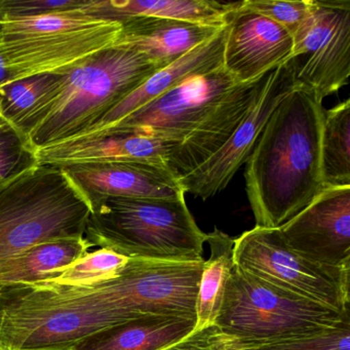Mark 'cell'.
I'll return each mask as SVG.
<instances>
[{
	"label": "cell",
	"mask_w": 350,
	"mask_h": 350,
	"mask_svg": "<svg viewBox=\"0 0 350 350\" xmlns=\"http://www.w3.org/2000/svg\"><path fill=\"white\" fill-rule=\"evenodd\" d=\"M239 85L223 67L191 77L133 112L99 138L114 133H133L181 143Z\"/></svg>",
	"instance_id": "obj_9"
},
{
	"label": "cell",
	"mask_w": 350,
	"mask_h": 350,
	"mask_svg": "<svg viewBox=\"0 0 350 350\" xmlns=\"http://www.w3.org/2000/svg\"><path fill=\"white\" fill-rule=\"evenodd\" d=\"M239 1L225 18L227 36L223 68L237 83H247L274 70L292 57L294 40L275 22Z\"/></svg>",
	"instance_id": "obj_12"
},
{
	"label": "cell",
	"mask_w": 350,
	"mask_h": 350,
	"mask_svg": "<svg viewBox=\"0 0 350 350\" xmlns=\"http://www.w3.org/2000/svg\"><path fill=\"white\" fill-rule=\"evenodd\" d=\"M8 79H9V72H8L7 65L3 55L0 54V90L5 87Z\"/></svg>",
	"instance_id": "obj_29"
},
{
	"label": "cell",
	"mask_w": 350,
	"mask_h": 350,
	"mask_svg": "<svg viewBox=\"0 0 350 350\" xmlns=\"http://www.w3.org/2000/svg\"><path fill=\"white\" fill-rule=\"evenodd\" d=\"M0 116H1V90H0Z\"/></svg>",
	"instance_id": "obj_31"
},
{
	"label": "cell",
	"mask_w": 350,
	"mask_h": 350,
	"mask_svg": "<svg viewBox=\"0 0 350 350\" xmlns=\"http://www.w3.org/2000/svg\"><path fill=\"white\" fill-rule=\"evenodd\" d=\"M159 70L142 53L116 44L60 73L14 126L33 155L93 126Z\"/></svg>",
	"instance_id": "obj_2"
},
{
	"label": "cell",
	"mask_w": 350,
	"mask_h": 350,
	"mask_svg": "<svg viewBox=\"0 0 350 350\" xmlns=\"http://www.w3.org/2000/svg\"><path fill=\"white\" fill-rule=\"evenodd\" d=\"M88 0H0V14L38 16L79 10Z\"/></svg>",
	"instance_id": "obj_27"
},
{
	"label": "cell",
	"mask_w": 350,
	"mask_h": 350,
	"mask_svg": "<svg viewBox=\"0 0 350 350\" xmlns=\"http://www.w3.org/2000/svg\"><path fill=\"white\" fill-rule=\"evenodd\" d=\"M33 159V155L26 148L19 130L0 116V181Z\"/></svg>",
	"instance_id": "obj_26"
},
{
	"label": "cell",
	"mask_w": 350,
	"mask_h": 350,
	"mask_svg": "<svg viewBox=\"0 0 350 350\" xmlns=\"http://www.w3.org/2000/svg\"><path fill=\"white\" fill-rule=\"evenodd\" d=\"M59 75H42L11 83L1 90V116L16 124L38 103Z\"/></svg>",
	"instance_id": "obj_23"
},
{
	"label": "cell",
	"mask_w": 350,
	"mask_h": 350,
	"mask_svg": "<svg viewBox=\"0 0 350 350\" xmlns=\"http://www.w3.org/2000/svg\"><path fill=\"white\" fill-rule=\"evenodd\" d=\"M278 229L286 245L306 259L350 268V186L323 188Z\"/></svg>",
	"instance_id": "obj_11"
},
{
	"label": "cell",
	"mask_w": 350,
	"mask_h": 350,
	"mask_svg": "<svg viewBox=\"0 0 350 350\" xmlns=\"http://www.w3.org/2000/svg\"><path fill=\"white\" fill-rule=\"evenodd\" d=\"M177 144L133 133H114L94 140L44 147L33 157L42 165L58 167L103 163L167 165V157Z\"/></svg>",
	"instance_id": "obj_16"
},
{
	"label": "cell",
	"mask_w": 350,
	"mask_h": 350,
	"mask_svg": "<svg viewBox=\"0 0 350 350\" xmlns=\"http://www.w3.org/2000/svg\"><path fill=\"white\" fill-rule=\"evenodd\" d=\"M79 10L38 16L0 14V54L9 72L5 87L36 75H60L118 44L122 23Z\"/></svg>",
	"instance_id": "obj_5"
},
{
	"label": "cell",
	"mask_w": 350,
	"mask_h": 350,
	"mask_svg": "<svg viewBox=\"0 0 350 350\" xmlns=\"http://www.w3.org/2000/svg\"><path fill=\"white\" fill-rule=\"evenodd\" d=\"M196 319L146 317L98 332L71 350H159L193 332Z\"/></svg>",
	"instance_id": "obj_19"
},
{
	"label": "cell",
	"mask_w": 350,
	"mask_h": 350,
	"mask_svg": "<svg viewBox=\"0 0 350 350\" xmlns=\"http://www.w3.org/2000/svg\"><path fill=\"white\" fill-rule=\"evenodd\" d=\"M159 350H229V342L216 325H211Z\"/></svg>",
	"instance_id": "obj_28"
},
{
	"label": "cell",
	"mask_w": 350,
	"mask_h": 350,
	"mask_svg": "<svg viewBox=\"0 0 350 350\" xmlns=\"http://www.w3.org/2000/svg\"><path fill=\"white\" fill-rule=\"evenodd\" d=\"M243 7L282 26L294 38L312 14V0H243Z\"/></svg>",
	"instance_id": "obj_25"
},
{
	"label": "cell",
	"mask_w": 350,
	"mask_h": 350,
	"mask_svg": "<svg viewBox=\"0 0 350 350\" xmlns=\"http://www.w3.org/2000/svg\"><path fill=\"white\" fill-rule=\"evenodd\" d=\"M272 72L237 85L193 132L176 145L167 157V165L178 179L198 169L224 146L263 95Z\"/></svg>",
	"instance_id": "obj_14"
},
{
	"label": "cell",
	"mask_w": 350,
	"mask_h": 350,
	"mask_svg": "<svg viewBox=\"0 0 350 350\" xmlns=\"http://www.w3.org/2000/svg\"><path fill=\"white\" fill-rule=\"evenodd\" d=\"M89 198L181 200L185 192L167 165L151 163H103L62 167Z\"/></svg>",
	"instance_id": "obj_13"
},
{
	"label": "cell",
	"mask_w": 350,
	"mask_h": 350,
	"mask_svg": "<svg viewBox=\"0 0 350 350\" xmlns=\"http://www.w3.org/2000/svg\"><path fill=\"white\" fill-rule=\"evenodd\" d=\"M296 87L295 59L290 58L274 69L263 95L224 146L198 169L179 179L184 192L206 200L225 189L249 159L272 112Z\"/></svg>",
	"instance_id": "obj_10"
},
{
	"label": "cell",
	"mask_w": 350,
	"mask_h": 350,
	"mask_svg": "<svg viewBox=\"0 0 350 350\" xmlns=\"http://www.w3.org/2000/svg\"><path fill=\"white\" fill-rule=\"evenodd\" d=\"M122 34L116 44L142 53L159 69L212 40L225 27L153 17L134 18L122 22Z\"/></svg>",
	"instance_id": "obj_17"
},
{
	"label": "cell",
	"mask_w": 350,
	"mask_h": 350,
	"mask_svg": "<svg viewBox=\"0 0 350 350\" xmlns=\"http://www.w3.org/2000/svg\"><path fill=\"white\" fill-rule=\"evenodd\" d=\"M94 249L85 235L38 243L0 259V286L49 280Z\"/></svg>",
	"instance_id": "obj_20"
},
{
	"label": "cell",
	"mask_w": 350,
	"mask_h": 350,
	"mask_svg": "<svg viewBox=\"0 0 350 350\" xmlns=\"http://www.w3.org/2000/svg\"><path fill=\"white\" fill-rule=\"evenodd\" d=\"M91 214L89 198L64 169L33 159L0 181V259L83 237Z\"/></svg>",
	"instance_id": "obj_3"
},
{
	"label": "cell",
	"mask_w": 350,
	"mask_h": 350,
	"mask_svg": "<svg viewBox=\"0 0 350 350\" xmlns=\"http://www.w3.org/2000/svg\"><path fill=\"white\" fill-rule=\"evenodd\" d=\"M233 263L280 290L338 312L350 311V268L321 265L299 255L278 228L256 226L235 239Z\"/></svg>",
	"instance_id": "obj_7"
},
{
	"label": "cell",
	"mask_w": 350,
	"mask_h": 350,
	"mask_svg": "<svg viewBox=\"0 0 350 350\" xmlns=\"http://www.w3.org/2000/svg\"><path fill=\"white\" fill-rule=\"evenodd\" d=\"M312 14L293 38L297 85L321 100L349 83L350 0H312Z\"/></svg>",
	"instance_id": "obj_8"
},
{
	"label": "cell",
	"mask_w": 350,
	"mask_h": 350,
	"mask_svg": "<svg viewBox=\"0 0 350 350\" xmlns=\"http://www.w3.org/2000/svg\"><path fill=\"white\" fill-rule=\"evenodd\" d=\"M323 100L298 85L278 104L245 161V190L256 226L278 228L323 189Z\"/></svg>",
	"instance_id": "obj_1"
},
{
	"label": "cell",
	"mask_w": 350,
	"mask_h": 350,
	"mask_svg": "<svg viewBox=\"0 0 350 350\" xmlns=\"http://www.w3.org/2000/svg\"><path fill=\"white\" fill-rule=\"evenodd\" d=\"M234 239L215 228L206 234L211 256L202 266L196 304L193 332L214 325L222 306L225 290L232 271Z\"/></svg>",
	"instance_id": "obj_21"
},
{
	"label": "cell",
	"mask_w": 350,
	"mask_h": 350,
	"mask_svg": "<svg viewBox=\"0 0 350 350\" xmlns=\"http://www.w3.org/2000/svg\"><path fill=\"white\" fill-rule=\"evenodd\" d=\"M323 188L350 186V100L323 110L321 128Z\"/></svg>",
	"instance_id": "obj_22"
},
{
	"label": "cell",
	"mask_w": 350,
	"mask_h": 350,
	"mask_svg": "<svg viewBox=\"0 0 350 350\" xmlns=\"http://www.w3.org/2000/svg\"><path fill=\"white\" fill-rule=\"evenodd\" d=\"M40 350H71L70 348H53V349H40Z\"/></svg>",
	"instance_id": "obj_30"
},
{
	"label": "cell",
	"mask_w": 350,
	"mask_h": 350,
	"mask_svg": "<svg viewBox=\"0 0 350 350\" xmlns=\"http://www.w3.org/2000/svg\"><path fill=\"white\" fill-rule=\"evenodd\" d=\"M350 311L334 309L275 288L233 266L214 325L229 350H245L321 331Z\"/></svg>",
	"instance_id": "obj_6"
},
{
	"label": "cell",
	"mask_w": 350,
	"mask_h": 350,
	"mask_svg": "<svg viewBox=\"0 0 350 350\" xmlns=\"http://www.w3.org/2000/svg\"><path fill=\"white\" fill-rule=\"evenodd\" d=\"M245 350H350V314L321 331Z\"/></svg>",
	"instance_id": "obj_24"
},
{
	"label": "cell",
	"mask_w": 350,
	"mask_h": 350,
	"mask_svg": "<svg viewBox=\"0 0 350 350\" xmlns=\"http://www.w3.org/2000/svg\"><path fill=\"white\" fill-rule=\"evenodd\" d=\"M237 3L214 0H88L79 11L98 19L120 23L134 18L153 17L225 26V16L237 7Z\"/></svg>",
	"instance_id": "obj_18"
},
{
	"label": "cell",
	"mask_w": 350,
	"mask_h": 350,
	"mask_svg": "<svg viewBox=\"0 0 350 350\" xmlns=\"http://www.w3.org/2000/svg\"><path fill=\"white\" fill-rule=\"evenodd\" d=\"M226 36L227 24L212 40L200 44L179 60L165 68L159 69L151 75L140 87L104 114L101 120L93 126L58 144H69L99 138L133 112L150 103L159 96L176 89L191 77L208 75L222 68Z\"/></svg>",
	"instance_id": "obj_15"
},
{
	"label": "cell",
	"mask_w": 350,
	"mask_h": 350,
	"mask_svg": "<svg viewBox=\"0 0 350 350\" xmlns=\"http://www.w3.org/2000/svg\"><path fill=\"white\" fill-rule=\"evenodd\" d=\"M85 237L95 249L157 261L204 260L202 232L185 198H111L91 202Z\"/></svg>",
	"instance_id": "obj_4"
}]
</instances>
